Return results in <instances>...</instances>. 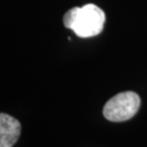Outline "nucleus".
Listing matches in <instances>:
<instances>
[{"label":"nucleus","mask_w":147,"mask_h":147,"mask_svg":"<svg viewBox=\"0 0 147 147\" xmlns=\"http://www.w3.org/2000/svg\"><path fill=\"white\" fill-rule=\"evenodd\" d=\"M105 21V12L94 3L74 7L63 16L64 26L81 38L97 36L104 30Z\"/></svg>","instance_id":"obj_1"},{"label":"nucleus","mask_w":147,"mask_h":147,"mask_svg":"<svg viewBox=\"0 0 147 147\" xmlns=\"http://www.w3.org/2000/svg\"><path fill=\"white\" fill-rule=\"evenodd\" d=\"M141 106V98L134 92H123L106 102L104 117L111 122H123L136 115Z\"/></svg>","instance_id":"obj_2"},{"label":"nucleus","mask_w":147,"mask_h":147,"mask_svg":"<svg viewBox=\"0 0 147 147\" xmlns=\"http://www.w3.org/2000/svg\"><path fill=\"white\" fill-rule=\"evenodd\" d=\"M21 135V123L14 117L0 112V147H13Z\"/></svg>","instance_id":"obj_3"}]
</instances>
